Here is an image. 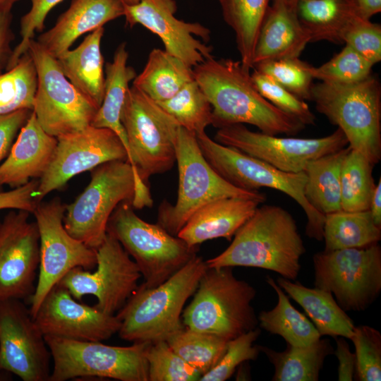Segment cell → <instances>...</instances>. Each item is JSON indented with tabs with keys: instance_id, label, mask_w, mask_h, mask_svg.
I'll list each match as a JSON object with an SVG mask.
<instances>
[{
	"instance_id": "6da1fadb",
	"label": "cell",
	"mask_w": 381,
	"mask_h": 381,
	"mask_svg": "<svg viewBox=\"0 0 381 381\" xmlns=\"http://www.w3.org/2000/svg\"><path fill=\"white\" fill-rule=\"evenodd\" d=\"M193 71L195 80L211 104L214 127L247 123L274 135H293L306 128L260 95L240 61L212 56L195 66Z\"/></svg>"
},
{
	"instance_id": "7a4b0ae2",
	"label": "cell",
	"mask_w": 381,
	"mask_h": 381,
	"mask_svg": "<svg viewBox=\"0 0 381 381\" xmlns=\"http://www.w3.org/2000/svg\"><path fill=\"white\" fill-rule=\"evenodd\" d=\"M234 236L226 250L205 261L208 267H258L297 278L306 248L296 220L284 208L258 206Z\"/></svg>"
},
{
	"instance_id": "3957f363",
	"label": "cell",
	"mask_w": 381,
	"mask_h": 381,
	"mask_svg": "<svg viewBox=\"0 0 381 381\" xmlns=\"http://www.w3.org/2000/svg\"><path fill=\"white\" fill-rule=\"evenodd\" d=\"M121 121L128 141V162L138 183V202L150 205L153 201L148 180L152 176L169 171L176 163L180 125L155 101L133 85L127 91Z\"/></svg>"
},
{
	"instance_id": "277c9868",
	"label": "cell",
	"mask_w": 381,
	"mask_h": 381,
	"mask_svg": "<svg viewBox=\"0 0 381 381\" xmlns=\"http://www.w3.org/2000/svg\"><path fill=\"white\" fill-rule=\"evenodd\" d=\"M207 269L198 255L164 282L154 288L137 287L117 312L120 337L131 342L167 340L181 329V313Z\"/></svg>"
},
{
	"instance_id": "5b68a950",
	"label": "cell",
	"mask_w": 381,
	"mask_h": 381,
	"mask_svg": "<svg viewBox=\"0 0 381 381\" xmlns=\"http://www.w3.org/2000/svg\"><path fill=\"white\" fill-rule=\"evenodd\" d=\"M316 110L344 133L348 145L373 164L381 159V87L372 74L352 83L313 84Z\"/></svg>"
},
{
	"instance_id": "8992f818",
	"label": "cell",
	"mask_w": 381,
	"mask_h": 381,
	"mask_svg": "<svg viewBox=\"0 0 381 381\" xmlns=\"http://www.w3.org/2000/svg\"><path fill=\"white\" fill-rule=\"evenodd\" d=\"M193 294L182 314L183 324L188 328L229 341L258 325L252 306L256 291L237 279L232 267H207Z\"/></svg>"
},
{
	"instance_id": "52a82bcc",
	"label": "cell",
	"mask_w": 381,
	"mask_h": 381,
	"mask_svg": "<svg viewBox=\"0 0 381 381\" xmlns=\"http://www.w3.org/2000/svg\"><path fill=\"white\" fill-rule=\"evenodd\" d=\"M179 187L176 203L163 201L158 208L157 222L173 236H177L190 217L200 208L224 198H245L266 200L258 190L233 186L209 164L199 147L196 135L180 126L176 146Z\"/></svg>"
},
{
	"instance_id": "ba28073f",
	"label": "cell",
	"mask_w": 381,
	"mask_h": 381,
	"mask_svg": "<svg viewBox=\"0 0 381 381\" xmlns=\"http://www.w3.org/2000/svg\"><path fill=\"white\" fill-rule=\"evenodd\" d=\"M132 204L122 202L112 212L107 233L114 236L131 256L147 288L161 284L197 255L190 246L158 224L148 223L135 212Z\"/></svg>"
},
{
	"instance_id": "9c48e42d",
	"label": "cell",
	"mask_w": 381,
	"mask_h": 381,
	"mask_svg": "<svg viewBox=\"0 0 381 381\" xmlns=\"http://www.w3.org/2000/svg\"><path fill=\"white\" fill-rule=\"evenodd\" d=\"M138 192L136 176L128 161L104 163L91 170L89 184L66 205L64 228L72 237L96 250L106 237L114 210L122 202L132 204Z\"/></svg>"
},
{
	"instance_id": "30bf717a",
	"label": "cell",
	"mask_w": 381,
	"mask_h": 381,
	"mask_svg": "<svg viewBox=\"0 0 381 381\" xmlns=\"http://www.w3.org/2000/svg\"><path fill=\"white\" fill-rule=\"evenodd\" d=\"M196 139L204 157L212 169L233 186L247 190L269 188L281 191L301 207L307 217L306 234L318 241L323 240L325 214L314 209L304 195V171L285 172L234 147L222 145L205 132Z\"/></svg>"
},
{
	"instance_id": "8fae6325",
	"label": "cell",
	"mask_w": 381,
	"mask_h": 381,
	"mask_svg": "<svg viewBox=\"0 0 381 381\" xmlns=\"http://www.w3.org/2000/svg\"><path fill=\"white\" fill-rule=\"evenodd\" d=\"M44 338L53 360L49 381L90 377L121 381H149L146 358L149 341L116 346L99 341Z\"/></svg>"
},
{
	"instance_id": "7c38bea8",
	"label": "cell",
	"mask_w": 381,
	"mask_h": 381,
	"mask_svg": "<svg viewBox=\"0 0 381 381\" xmlns=\"http://www.w3.org/2000/svg\"><path fill=\"white\" fill-rule=\"evenodd\" d=\"M315 287L329 291L344 311H363L381 291V248L318 252L313 255Z\"/></svg>"
},
{
	"instance_id": "4fadbf2b",
	"label": "cell",
	"mask_w": 381,
	"mask_h": 381,
	"mask_svg": "<svg viewBox=\"0 0 381 381\" xmlns=\"http://www.w3.org/2000/svg\"><path fill=\"white\" fill-rule=\"evenodd\" d=\"M28 52L37 75L32 112L42 128L56 138L90 126L98 108L66 78L56 59L34 40Z\"/></svg>"
},
{
	"instance_id": "5bb4252c",
	"label": "cell",
	"mask_w": 381,
	"mask_h": 381,
	"mask_svg": "<svg viewBox=\"0 0 381 381\" xmlns=\"http://www.w3.org/2000/svg\"><path fill=\"white\" fill-rule=\"evenodd\" d=\"M66 205L56 197L40 202L32 213L40 236V262L33 295L29 299L33 318L49 291L72 269L92 270L96 250L72 237L64 226Z\"/></svg>"
},
{
	"instance_id": "9a60e30c",
	"label": "cell",
	"mask_w": 381,
	"mask_h": 381,
	"mask_svg": "<svg viewBox=\"0 0 381 381\" xmlns=\"http://www.w3.org/2000/svg\"><path fill=\"white\" fill-rule=\"evenodd\" d=\"M96 253L95 271L75 267L58 284L78 301L86 295L95 296L97 302L95 307L105 313L114 315L137 289L142 275L121 244L108 233L96 249Z\"/></svg>"
},
{
	"instance_id": "2e32d148",
	"label": "cell",
	"mask_w": 381,
	"mask_h": 381,
	"mask_svg": "<svg viewBox=\"0 0 381 381\" xmlns=\"http://www.w3.org/2000/svg\"><path fill=\"white\" fill-rule=\"evenodd\" d=\"M214 140L291 173L303 171L310 161L348 145L339 128L324 137L301 138L255 132L243 124H234L218 128Z\"/></svg>"
},
{
	"instance_id": "e0dca14e",
	"label": "cell",
	"mask_w": 381,
	"mask_h": 381,
	"mask_svg": "<svg viewBox=\"0 0 381 381\" xmlns=\"http://www.w3.org/2000/svg\"><path fill=\"white\" fill-rule=\"evenodd\" d=\"M54 159L34 196L37 203L51 192L64 187L73 176L110 161H128L126 150L111 130L89 126L78 132L56 137Z\"/></svg>"
},
{
	"instance_id": "ac0fdd59",
	"label": "cell",
	"mask_w": 381,
	"mask_h": 381,
	"mask_svg": "<svg viewBox=\"0 0 381 381\" xmlns=\"http://www.w3.org/2000/svg\"><path fill=\"white\" fill-rule=\"evenodd\" d=\"M51 353L30 308L21 300L0 303V371L23 381H49Z\"/></svg>"
},
{
	"instance_id": "d6986e66",
	"label": "cell",
	"mask_w": 381,
	"mask_h": 381,
	"mask_svg": "<svg viewBox=\"0 0 381 381\" xmlns=\"http://www.w3.org/2000/svg\"><path fill=\"white\" fill-rule=\"evenodd\" d=\"M30 212L17 210L0 224V303L30 299L35 290L40 236Z\"/></svg>"
},
{
	"instance_id": "ffe728a7",
	"label": "cell",
	"mask_w": 381,
	"mask_h": 381,
	"mask_svg": "<svg viewBox=\"0 0 381 381\" xmlns=\"http://www.w3.org/2000/svg\"><path fill=\"white\" fill-rule=\"evenodd\" d=\"M176 8L174 0H141L124 5L123 16L129 27L143 25L161 39L167 53L194 68L213 56L212 47L195 37L207 41L210 31L199 23L176 18Z\"/></svg>"
},
{
	"instance_id": "44dd1931",
	"label": "cell",
	"mask_w": 381,
	"mask_h": 381,
	"mask_svg": "<svg viewBox=\"0 0 381 381\" xmlns=\"http://www.w3.org/2000/svg\"><path fill=\"white\" fill-rule=\"evenodd\" d=\"M33 319L44 337L78 341H99L118 332L116 315L80 303L57 284L47 294Z\"/></svg>"
},
{
	"instance_id": "7402d4cb",
	"label": "cell",
	"mask_w": 381,
	"mask_h": 381,
	"mask_svg": "<svg viewBox=\"0 0 381 381\" xmlns=\"http://www.w3.org/2000/svg\"><path fill=\"white\" fill-rule=\"evenodd\" d=\"M57 143L56 137L42 128L32 112L0 164V185L15 188L30 179H40L54 159Z\"/></svg>"
},
{
	"instance_id": "603a6c76",
	"label": "cell",
	"mask_w": 381,
	"mask_h": 381,
	"mask_svg": "<svg viewBox=\"0 0 381 381\" xmlns=\"http://www.w3.org/2000/svg\"><path fill=\"white\" fill-rule=\"evenodd\" d=\"M123 14L124 5L119 0H72L55 25L36 41L48 54L57 58L82 35L102 28Z\"/></svg>"
},
{
	"instance_id": "cb8c5ba5",
	"label": "cell",
	"mask_w": 381,
	"mask_h": 381,
	"mask_svg": "<svg viewBox=\"0 0 381 381\" xmlns=\"http://www.w3.org/2000/svg\"><path fill=\"white\" fill-rule=\"evenodd\" d=\"M309 42L296 4L289 0H272L258 34L253 67L263 61L299 58Z\"/></svg>"
},
{
	"instance_id": "d4e9b609",
	"label": "cell",
	"mask_w": 381,
	"mask_h": 381,
	"mask_svg": "<svg viewBox=\"0 0 381 381\" xmlns=\"http://www.w3.org/2000/svg\"><path fill=\"white\" fill-rule=\"evenodd\" d=\"M261 203L257 200L236 197L214 200L196 211L177 236L190 246L218 238L231 241Z\"/></svg>"
},
{
	"instance_id": "484cf974",
	"label": "cell",
	"mask_w": 381,
	"mask_h": 381,
	"mask_svg": "<svg viewBox=\"0 0 381 381\" xmlns=\"http://www.w3.org/2000/svg\"><path fill=\"white\" fill-rule=\"evenodd\" d=\"M104 27L90 33L74 49H70L56 59L66 78L99 109L104 97V58L101 41Z\"/></svg>"
},
{
	"instance_id": "4316f807",
	"label": "cell",
	"mask_w": 381,
	"mask_h": 381,
	"mask_svg": "<svg viewBox=\"0 0 381 381\" xmlns=\"http://www.w3.org/2000/svg\"><path fill=\"white\" fill-rule=\"evenodd\" d=\"M277 284L303 308L321 337L351 339L355 327L353 321L329 291L315 286L309 288L282 277Z\"/></svg>"
},
{
	"instance_id": "83f0119b",
	"label": "cell",
	"mask_w": 381,
	"mask_h": 381,
	"mask_svg": "<svg viewBox=\"0 0 381 381\" xmlns=\"http://www.w3.org/2000/svg\"><path fill=\"white\" fill-rule=\"evenodd\" d=\"M128 59L126 43H121L114 52L113 61L106 64L103 100L91 126L113 131L122 141L128 157V141L121 114L129 83L137 75L133 68L128 65Z\"/></svg>"
},
{
	"instance_id": "f1b7e54d",
	"label": "cell",
	"mask_w": 381,
	"mask_h": 381,
	"mask_svg": "<svg viewBox=\"0 0 381 381\" xmlns=\"http://www.w3.org/2000/svg\"><path fill=\"white\" fill-rule=\"evenodd\" d=\"M194 80L192 67L165 50L153 49L133 85L159 102L171 98Z\"/></svg>"
},
{
	"instance_id": "f546056e",
	"label": "cell",
	"mask_w": 381,
	"mask_h": 381,
	"mask_svg": "<svg viewBox=\"0 0 381 381\" xmlns=\"http://www.w3.org/2000/svg\"><path fill=\"white\" fill-rule=\"evenodd\" d=\"M296 11L310 42L343 43L346 27L358 16L351 0H298Z\"/></svg>"
},
{
	"instance_id": "4dcf8cb0",
	"label": "cell",
	"mask_w": 381,
	"mask_h": 381,
	"mask_svg": "<svg viewBox=\"0 0 381 381\" xmlns=\"http://www.w3.org/2000/svg\"><path fill=\"white\" fill-rule=\"evenodd\" d=\"M349 145L310 161L304 169V195L309 204L326 214L341 208V169Z\"/></svg>"
},
{
	"instance_id": "1f68e13d",
	"label": "cell",
	"mask_w": 381,
	"mask_h": 381,
	"mask_svg": "<svg viewBox=\"0 0 381 381\" xmlns=\"http://www.w3.org/2000/svg\"><path fill=\"white\" fill-rule=\"evenodd\" d=\"M273 365L272 381H318L325 358L334 353L330 341L321 337L304 346L286 344L283 351L259 346Z\"/></svg>"
},
{
	"instance_id": "d6a6232c",
	"label": "cell",
	"mask_w": 381,
	"mask_h": 381,
	"mask_svg": "<svg viewBox=\"0 0 381 381\" xmlns=\"http://www.w3.org/2000/svg\"><path fill=\"white\" fill-rule=\"evenodd\" d=\"M266 282L276 292L278 301L272 309L260 313L258 320L260 327L281 336L291 346H304L319 339L321 336L313 323L291 305L274 279L267 275Z\"/></svg>"
},
{
	"instance_id": "836d02e7",
	"label": "cell",
	"mask_w": 381,
	"mask_h": 381,
	"mask_svg": "<svg viewBox=\"0 0 381 381\" xmlns=\"http://www.w3.org/2000/svg\"><path fill=\"white\" fill-rule=\"evenodd\" d=\"M225 23L233 30L241 64L253 68L255 45L271 0H218Z\"/></svg>"
},
{
	"instance_id": "e575fe53",
	"label": "cell",
	"mask_w": 381,
	"mask_h": 381,
	"mask_svg": "<svg viewBox=\"0 0 381 381\" xmlns=\"http://www.w3.org/2000/svg\"><path fill=\"white\" fill-rule=\"evenodd\" d=\"M325 250L362 248L378 243L381 227L377 226L369 210H339L325 214Z\"/></svg>"
},
{
	"instance_id": "d590c367",
	"label": "cell",
	"mask_w": 381,
	"mask_h": 381,
	"mask_svg": "<svg viewBox=\"0 0 381 381\" xmlns=\"http://www.w3.org/2000/svg\"><path fill=\"white\" fill-rule=\"evenodd\" d=\"M373 164L361 152L350 149L341 169V208L349 212L369 210L375 187Z\"/></svg>"
},
{
	"instance_id": "8d00e7d4",
	"label": "cell",
	"mask_w": 381,
	"mask_h": 381,
	"mask_svg": "<svg viewBox=\"0 0 381 381\" xmlns=\"http://www.w3.org/2000/svg\"><path fill=\"white\" fill-rule=\"evenodd\" d=\"M37 87L34 61L27 52L16 64L0 73V116L33 109Z\"/></svg>"
},
{
	"instance_id": "74e56055",
	"label": "cell",
	"mask_w": 381,
	"mask_h": 381,
	"mask_svg": "<svg viewBox=\"0 0 381 381\" xmlns=\"http://www.w3.org/2000/svg\"><path fill=\"white\" fill-rule=\"evenodd\" d=\"M166 341L182 359L202 375L219 362L229 341L217 335L185 326Z\"/></svg>"
},
{
	"instance_id": "f35d334b",
	"label": "cell",
	"mask_w": 381,
	"mask_h": 381,
	"mask_svg": "<svg viewBox=\"0 0 381 381\" xmlns=\"http://www.w3.org/2000/svg\"><path fill=\"white\" fill-rule=\"evenodd\" d=\"M157 103L180 126L195 135L205 132V128L212 123L211 104L195 80L184 85L171 98Z\"/></svg>"
},
{
	"instance_id": "ab89813d",
	"label": "cell",
	"mask_w": 381,
	"mask_h": 381,
	"mask_svg": "<svg viewBox=\"0 0 381 381\" xmlns=\"http://www.w3.org/2000/svg\"><path fill=\"white\" fill-rule=\"evenodd\" d=\"M149 381H195L201 373L182 359L166 340L150 342L146 351Z\"/></svg>"
},
{
	"instance_id": "60d3db41",
	"label": "cell",
	"mask_w": 381,
	"mask_h": 381,
	"mask_svg": "<svg viewBox=\"0 0 381 381\" xmlns=\"http://www.w3.org/2000/svg\"><path fill=\"white\" fill-rule=\"evenodd\" d=\"M374 65L349 46L345 47L334 56L320 66H310L313 79L332 83H352L371 75Z\"/></svg>"
},
{
	"instance_id": "b9f144b4",
	"label": "cell",
	"mask_w": 381,
	"mask_h": 381,
	"mask_svg": "<svg viewBox=\"0 0 381 381\" xmlns=\"http://www.w3.org/2000/svg\"><path fill=\"white\" fill-rule=\"evenodd\" d=\"M310 66L299 58H294L263 61L253 68L270 76L298 98L310 100L313 78Z\"/></svg>"
},
{
	"instance_id": "7bdbcfd3",
	"label": "cell",
	"mask_w": 381,
	"mask_h": 381,
	"mask_svg": "<svg viewBox=\"0 0 381 381\" xmlns=\"http://www.w3.org/2000/svg\"><path fill=\"white\" fill-rule=\"evenodd\" d=\"M355 347V376L360 381L381 380V334L374 327H354L351 338Z\"/></svg>"
},
{
	"instance_id": "ee69618b",
	"label": "cell",
	"mask_w": 381,
	"mask_h": 381,
	"mask_svg": "<svg viewBox=\"0 0 381 381\" xmlns=\"http://www.w3.org/2000/svg\"><path fill=\"white\" fill-rule=\"evenodd\" d=\"M260 332V329L256 327L229 340L226 351L219 362L210 370L202 375L199 380L225 381L232 376L236 368L241 363L255 360L260 351L259 346L254 345V342Z\"/></svg>"
},
{
	"instance_id": "f6af8a7d",
	"label": "cell",
	"mask_w": 381,
	"mask_h": 381,
	"mask_svg": "<svg viewBox=\"0 0 381 381\" xmlns=\"http://www.w3.org/2000/svg\"><path fill=\"white\" fill-rule=\"evenodd\" d=\"M250 75L258 92L272 104L306 126L315 124L316 117L304 100L255 68Z\"/></svg>"
},
{
	"instance_id": "bcb514c9",
	"label": "cell",
	"mask_w": 381,
	"mask_h": 381,
	"mask_svg": "<svg viewBox=\"0 0 381 381\" xmlns=\"http://www.w3.org/2000/svg\"><path fill=\"white\" fill-rule=\"evenodd\" d=\"M343 43L351 47L373 65L381 60V26L355 16L346 27Z\"/></svg>"
},
{
	"instance_id": "7dc6e473",
	"label": "cell",
	"mask_w": 381,
	"mask_h": 381,
	"mask_svg": "<svg viewBox=\"0 0 381 381\" xmlns=\"http://www.w3.org/2000/svg\"><path fill=\"white\" fill-rule=\"evenodd\" d=\"M63 0H30L31 7L23 15L20 22L21 40L13 49L6 70L14 66L20 56L28 52V44L33 40L35 31L41 32L44 28L45 19L57 4Z\"/></svg>"
},
{
	"instance_id": "c3c4849f",
	"label": "cell",
	"mask_w": 381,
	"mask_h": 381,
	"mask_svg": "<svg viewBox=\"0 0 381 381\" xmlns=\"http://www.w3.org/2000/svg\"><path fill=\"white\" fill-rule=\"evenodd\" d=\"M39 183L40 180L32 179L26 184L11 190H1L0 210H20L32 214L39 204L34 196Z\"/></svg>"
},
{
	"instance_id": "681fc988",
	"label": "cell",
	"mask_w": 381,
	"mask_h": 381,
	"mask_svg": "<svg viewBox=\"0 0 381 381\" xmlns=\"http://www.w3.org/2000/svg\"><path fill=\"white\" fill-rule=\"evenodd\" d=\"M32 112V110L23 109L0 116V164L8 155L15 138ZM1 189L0 185V191Z\"/></svg>"
},
{
	"instance_id": "f907efd6",
	"label": "cell",
	"mask_w": 381,
	"mask_h": 381,
	"mask_svg": "<svg viewBox=\"0 0 381 381\" xmlns=\"http://www.w3.org/2000/svg\"><path fill=\"white\" fill-rule=\"evenodd\" d=\"M335 338L337 348L334 353L338 359V380L351 381L356 373V355L350 351L344 337Z\"/></svg>"
},
{
	"instance_id": "816d5d0a",
	"label": "cell",
	"mask_w": 381,
	"mask_h": 381,
	"mask_svg": "<svg viewBox=\"0 0 381 381\" xmlns=\"http://www.w3.org/2000/svg\"><path fill=\"white\" fill-rule=\"evenodd\" d=\"M11 21V12L0 13V73L6 71L13 52L11 42L14 35Z\"/></svg>"
},
{
	"instance_id": "f5cc1de1",
	"label": "cell",
	"mask_w": 381,
	"mask_h": 381,
	"mask_svg": "<svg viewBox=\"0 0 381 381\" xmlns=\"http://www.w3.org/2000/svg\"><path fill=\"white\" fill-rule=\"evenodd\" d=\"M357 14L367 20L381 11V0H351Z\"/></svg>"
},
{
	"instance_id": "db71d44e",
	"label": "cell",
	"mask_w": 381,
	"mask_h": 381,
	"mask_svg": "<svg viewBox=\"0 0 381 381\" xmlns=\"http://www.w3.org/2000/svg\"><path fill=\"white\" fill-rule=\"evenodd\" d=\"M369 211L375 224L381 227V178L375 185L370 200Z\"/></svg>"
},
{
	"instance_id": "11a10c76",
	"label": "cell",
	"mask_w": 381,
	"mask_h": 381,
	"mask_svg": "<svg viewBox=\"0 0 381 381\" xmlns=\"http://www.w3.org/2000/svg\"><path fill=\"white\" fill-rule=\"evenodd\" d=\"M19 0H0V13L11 12L13 5Z\"/></svg>"
},
{
	"instance_id": "9f6ffc18",
	"label": "cell",
	"mask_w": 381,
	"mask_h": 381,
	"mask_svg": "<svg viewBox=\"0 0 381 381\" xmlns=\"http://www.w3.org/2000/svg\"><path fill=\"white\" fill-rule=\"evenodd\" d=\"M123 5H133L139 3L141 0H119Z\"/></svg>"
},
{
	"instance_id": "6f0895ef",
	"label": "cell",
	"mask_w": 381,
	"mask_h": 381,
	"mask_svg": "<svg viewBox=\"0 0 381 381\" xmlns=\"http://www.w3.org/2000/svg\"><path fill=\"white\" fill-rule=\"evenodd\" d=\"M289 1H291V3H293V4H297V1H298V0H289Z\"/></svg>"
},
{
	"instance_id": "680465c9",
	"label": "cell",
	"mask_w": 381,
	"mask_h": 381,
	"mask_svg": "<svg viewBox=\"0 0 381 381\" xmlns=\"http://www.w3.org/2000/svg\"><path fill=\"white\" fill-rule=\"evenodd\" d=\"M1 378H4V377L0 374V380H2Z\"/></svg>"
}]
</instances>
